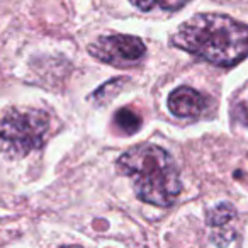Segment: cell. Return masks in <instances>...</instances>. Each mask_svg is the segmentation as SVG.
Returning a JSON list of instances; mask_svg holds the SVG:
<instances>
[{
    "label": "cell",
    "mask_w": 248,
    "mask_h": 248,
    "mask_svg": "<svg viewBox=\"0 0 248 248\" xmlns=\"http://www.w3.org/2000/svg\"><path fill=\"white\" fill-rule=\"evenodd\" d=\"M173 45L216 66H233L248 56V26L219 14H199L186 21Z\"/></svg>",
    "instance_id": "obj_1"
},
{
    "label": "cell",
    "mask_w": 248,
    "mask_h": 248,
    "mask_svg": "<svg viewBox=\"0 0 248 248\" xmlns=\"http://www.w3.org/2000/svg\"><path fill=\"white\" fill-rule=\"evenodd\" d=\"M89 51L100 62L126 68L141 62L146 48L140 38L128 34H114L99 38L93 45H90Z\"/></svg>",
    "instance_id": "obj_4"
},
{
    "label": "cell",
    "mask_w": 248,
    "mask_h": 248,
    "mask_svg": "<svg viewBox=\"0 0 248 248\" xmlns=\"http://www.w3.org/2000/svg\"><path fill=\"white\" fill-rule=\"evenodd\" d=\"M133 5L140 9V11H152L156 4H158V0H129Z\"/></svg>",
    "instance_id": "obj_9"
},
{
    "label": "cell",
    "mask_w": 248,
    "mask_h": 248,
    "mask_svg": "<svg viewBox=\"0 0 248 248\" xmlns=\"http://www.w3.org/2000/svg\"><path fill=\"white\" fill-rule=\"evenodd\" d=\"M49 129V117L38 109H12L0 119V152L22 158L39 150Z\"/></svg>",
    "instance_id": "obj_3"
},
{
    "label": "cell",
    "mask_w": 248,
    "mask_h": 248,
    "mask_svg": "<svg viewBox=\"0 0 248 248\" xmlns=\"http://www.w3.org/2000/svg\"><path fill=\"white\" fill-rule=\"evenodd\" d=\"M187 0H158V5L165 11H177V9L184 7Z\"/></svg>",
    "instance_id": "obj_8"
},
{
    "label": "cell",
    "mask_w": 248,
    "mask_h": 248,
    "mask_svg": "<svg viewBox=\"0 0 248 248\" xmlns=\"http://www.w3.org/2000/svg\"><path fill=\"white\" fill-rule=\"evenodd\" d=\"M117 170L133 180L138 199L156 207L172 206L182 189L173 158L153 143L135 146L121 155Z\"/></svg>",
    "instance_id": "obj_2"
},
{
    "label": "cell",
    "mask_w": 248,
    "mask_h": 248,
    "mask_svg": "<svg viewBox=\"0 0 248 248\" xmlns=\"http://www.w3.org/2000/svg\"><path fill=\"white\" fill-rule=\"evenodd\" d=\"M234 117L240 123L248 124V97L236 104V107H234Z\"/></svg>",
    "instance_id": "obj_7"
},
{
    "label": "cell",
    "mask_w": 248,
    "mask_h": 248,
    "mask_svg": "<svg viewBox=\"0 0 248 248\" xmlns=\"http://www.w3.org/2000/svg\"><path fill=\"white\" fill-rule=\"evenodd\" d=\"M141 123H143L141 116L135 109H131V107H123L114 116V124H116L117 128H119V131L124 133V135L136 133L140 129V126H141Z\"/></svg>",
    "instance_id": "obj_6"
},
{
    "label": "cell",
    "mask_w": 248,
    "mask_h": 248,
    "mask_svg": "<svg viewBox=\"0 0 248 248\" xmlns=\"http://www.w3.org/2000/svg\"><path fill=\"white\" fill-rule=\"evenodd\" d=\"M207 107V99L192 87L182 85L175 89L169 97V109L177 117H199Z\"/></svg>",
    "instance_id": "obj_5"
}]
</instances>
